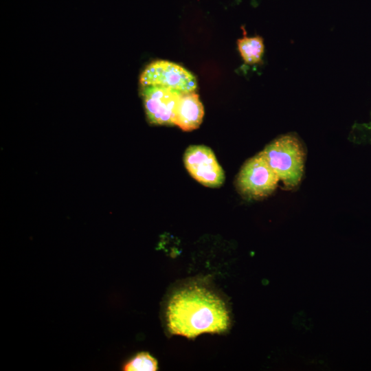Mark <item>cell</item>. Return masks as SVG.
I'll list each match as a JSON object with an SVG mask.
<instances>
[{"label":"cell","instance_id":"cell-1","mask_svg":"<svg viewBox=\"0 0 371 371\" xmlns=\"http://www.w3.org/2000/svg\"><path fill=\"white\" fill-rule=\"evenodd\" d=\"M166 320L171 334L194 338L204 333L227 330L229 316L224 302L207 289L190 285L170 298Z\"/></svg>","mask_w":371,"mask_h":371},{"label":"cell","instance_id":"cell-2","mask_svg":"<svg viewBox=\"0 0 371 371\" xmlns=\"http://www.w3.org/2000/svg\"><path fill=\"white\" fill-rule=\"evenodd\" d=\"M280 180L289 188L300 183L304 170L305 154L300 140L291 135L281 136L262 151Z\"/></svg>","mask_w":371,"mask_h":371},{"label":"cell","instance_id":"cell-3","mask_svg":"<svg viewBox=\"0 0 371 371\" xmlns=\"http://www.w3.org/2000/svg\"><path fill=\"white\" fill-rule=\"evenodd\" d=\"M279 178L262 152L247 160L241 168L236 186L243 195L260 199L271 194Z\"/></svg>","mask_w":371,"mask_h":371},{"label":"cell","instance_id":"cell-4","mask_svg":"<svg viewBox=\"0 0 371 371\" xmlns=\"http://www.w3.org/2000/svg\"><path fill=\"white\" fill-rule=\"evenodd\" d=\"M139 82L141 87H161L181 94L193 92L197 87L196 78L190 71L163 60L148 65L140 75Z\"/></svg>","mask_w":371,"mask_h":371},{"label":"cell","instance_id":"cell-5","mask_svg":"<svg viewBox=\"0 0 371 371\" xmlns=\"http://www.w3.org/2000/svg\"><path fill=\"white\" fill-rule=\"evenodd\" d=\"M184 164L190 175L205 186L218 187L224 181L223 170L207 146H190L184 155Z\"/></svg>","mask_w":371,"mask_h":371},{"label":"cell","instance_id":"cell-6","mask_svg":"<svg viewBox=\"0 0 371 371\" xmlns=\"http://www.w3.org/2000/svg\"><path fill=\"white\" fill-rule=\"evenodd\" d=\"M147 120L155 125L173 124L177 102L181 95L176 91L157 86L141 87Z\"/></svg>","mask_w":371,"mask_h":371},{"label":"cell","instance_id":"cell-7","mask_svg":"<svg viewBox=\"0 0 371 371\" xmlns=\"http://www.w3.org/2000/svg\"><path fill=\"white\" fill-rule=\"evenodd\" d=\"M204 115L203 106L198 94L191 92L181 94L174 112L173 124L185 131L197 128Z\"/></svg>","mask_w":371,"mask_h":371},{"label":"cell","instance_id":"cell-8","mask_svg":"<svg viewBox=\"0 0 371 371\" xmlns=\"http://www.w3.org/2000/svg\"><path fill=\"white\" fill-rule=\"evenodd\" d=\"M243 30V37L237 40V47L244 62L250 65L260 64L265 52L263 38L257 35L249 37Z\"/></svg>","mask_w":371,"mask_h":371},{"label":"cell","instance_id":"cell-9","mask_svg":"<svg viewBox=\"0 0 371 371\" xmlns=\"http://www.w3.org/2000/svg\"><path fill=\"white\" fill-rule=\"evenodd\" d=\"M122 368L125 371H155L158 369L157 361L148 352H141L128 360Z\"/></svg>","mask_w":371,"mask_h":371}]
</instances>
